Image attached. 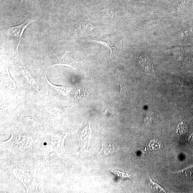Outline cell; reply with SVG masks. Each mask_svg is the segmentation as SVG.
<instances>
[{"label": "cell", "instance_id": "obj_1", "mask_svg": "<svg viewBox=\"0 0 193 193\" xmlns=\"http://www.w3.org/2000/svg\"><path fill=\"white\" fill-rule=\"evenodd\" d=\"M32 22L30 21H25L20 25L11 27L8 29L7 32L8 35L17 39L18 42L17 47V51H18L19 46L21 42V39L24 30L29 24L31 23Z\"/></svg>", "mask_w": 193, "mask_h": 193}, {"label": "cell", "instance_id": "obj_2", "mask_svg": "<svg viewBox=\"0 0 193 193\" xmlns=\"http://www.w3.org/2000/svg\"><path fill=\"white\" fill-rule=\"evenodd\" d=\"M46 81L49 85L51 87L57 91L58 92L60 93L63 96H68V88L66 87L63 86H55L54 85L52 84L48 80L47 78L46 75H45Z\"/></svg>", "mask_w": 193, "mask_h": 193}, {"label": "cell", "instance_id": "obj_3", "mask_svg": "<svg viewBox=\"0 0 193 193\" xmlns=\"http://www.w3.org/2000/svg\"><path fill=\"white\" fill-rule=\"evenodd\" d=\"M147 185L149 188L154 191H163L166 192V191L157 183L154 182L149 177L147 182Z\"/></svg>", "mask_w": 193, "mask_h": 193}, {"label": "cell", "instance_id": "obj_4", "mask_svg": "<svg viewBox=\"0 0 193 193\" xmlns=\"http://www.w3.org/2000/svg\"><path fill=\"white\" fill-rule=\"evenodd\" d=\"M189 179H193V165L178 172Z\"/></svg>", "mask_w": 193, "mask_h": 193}, {"label": "cell", "instance_id": "obj_5", "mask_svg": "<svg viewBox=\"0 0 193 193\" xmlns=\"http://www.w3.org/2000/svg\"><path fill=\"white\" fill-rule=\"evenodd\" d=\"M148 148L151 150H157L163 147L162 145L156 140L151 141L148 144Z\"/></svg>", "mask_w": 193, "mask_h": 193}, {"label": "cell", "instance_id": "obj_6", "mask_svg": "<svg viewBox=\"0 0 193 193\" xmlns=\"http://www.w3.org/2000/svg\"><path fill=\"white\" fill-rule=\"evenodd\" d=\"M25 72H23V73L25 78H26L27 81L30 83V84L32 85V86H33L34 87L36 88V89L38 91V87L37 85V83L35 82V80H34L33 78H32L31 75L25 69Z\"/></svg>", "mask_w": 193, "mask_h": 193}, {"label": "cell", "instance_id": "obj_7", "mask_svg": "<svg viewBox=\"0 0 193 193\" xmlns=\"http://www.w3.org/2000/svg\"><path fill=\"white\" fill-rule=\"evenodd\" d=\"M187 130V127L182 122L178 125L177 127V133L178 135H182L186 133Z\"/></svg>", "mask_w": 193, "mask_h": 193}, {"label": "cell", "instance_id": "obj_8", "mask_svg": "<svg viewBox=\"0 0 193 193\" xmlns=\"http://www.w3.org/2000/svg\"><path fill=\"white\" fill-rule=\"evenodd\" d=\"M111 171L117 176L120 177V178H122V177H123V178H125V177H129L128 175H125V173H121L120 171H114V170H112Z\"/></svg>", "mask_w": 193, "mask_h": 193}, {"label": "cell", "instance_id": "obj_9", "mask_svg": "<svg viewBox=\"0 0 193 193\" xmlns=\"http://www.w3.org/2000/svg\"><path fill=\"white\" fill-rule=\"evenodd\" d=\"M6 72H7V73L8 74V76L10 80H11V81L12 82L13 84V86L15 88H16V86H17L19 88V86H18V85H17V84H16L15 82H14L12 79V78H11V76L10 75V74L9 73V72L8 71V67H6Z\"/></svg>", "mask_w": 193, "mask_h": 193}]
</instances>
